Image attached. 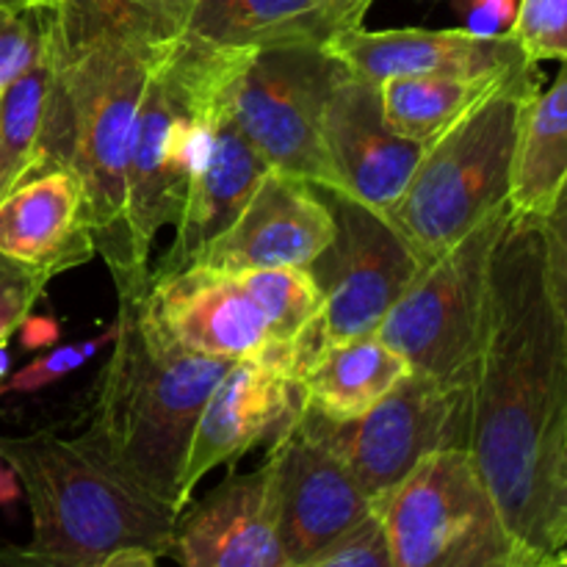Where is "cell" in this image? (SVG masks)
Returning a JSON list of instances; mask_svg holds the SVG:
<instances>
[{
    "mask_svg": "<svg viewBox=\"0 0 567 567\" xmlns=\"http://www.w3.org/2000/svg\"><path fill=\"white\" fill-rule=\"evenodd\" d=\"M567 410V336L537 221L513 214L491 264L487 336L471 391L468 452L509 535L546 565L567 515L557 480Z\"/></svg>",
    "mask_w": 567,
    "mask_h": 567,
    "instance_id": "6da1fadb",
    "label": "cell"
},
{
    "mask_svg": "<svg viewBox=\"0 0 567 567\" xmlns=\"http://www.w3.org/2000/svg\"><path fill=\"white\" fill-rule=\"evenodd\" d=\"M144 293L116 297L114 343L94 388L86 430L72 441L116 480L181 515V476L194 426L233 360L169 341L144 313Z\"/></svg>",
    "mask_w": 567,
    "mask_h": 567,
    "instance_id": "7a4b0ae2",
    "label": "cell"
},
{
    "mask_svg": "<svg viewBox=\"0 0 567 567\" xmlns=\"http://www.w3.org/2000/svg\"><path fill=\"white\" fill-rule=\"evenodd\" d=\"M161 55L131 44H97L70 59L50 55L53 97L39 166L66 164L81 177L94 249L109 266L116 297L147 291L153 269L133 244L125 186L138 109Z\"/></svg>",
    "mask_w": 567,
    "mask_h": 567,
    "instance_id": "3957f363",
    "label": "cell"
},
{
    "mask_svg": "<svg viewBox=\"0 0 567 567\" xmlns=\"http://www.w3.org/2000/svg\"><path fill=\"white\" fill-rule=\"evenodd\" d=\"M0 457L20 480L33 524L28 546L37 551L78 565L125 548L172 557L181 515L116 480L72 437L0 435Z\"/></svg>",
    "mask_w": 567,
    "mask_h": 567,
    "instance_id": "277c9868",
    "label": "cell"
},
{
    "mask_svg": "<svg viewBox=\"0 0 567 567\" xmlns=\"http://www.w3.org/2000/svg\"><path fill=\"white\" fill-rule=\"evenodd\" d=\"M540 89L537 64L524 66L426 144L408 188L385 214L424 264L507 205L520 114Z\"/></svg>",
    "mask_w": 567,
    "mask_h": 567,
    "instance_id": "5b68a950",
    "label": "cell"
},
{
    "mask_svg": "<svg viewBox=\"0 0 567 567\" xmlns=\"http://www.w3.org/2000/svg\"><path fill=\"white\" fill-rule=\"evenodd\" d=\"M347 75L324 44L219 50L216 100L271 169L341 194L324 144V111Z\"/></svg>",
    "mask_w": 567,
    "mask_h": 567,
    "instance_id": "8992f818",
    "label": "cell"
},
{
    "mask_svg": "<svg viewBox=\"0 0 567 567\" xmlns=\"http://www.w3.org/2000/svg\"><path fill=\"white\" fill-rule=\"evenodd\" d=\"M219 50L177 39L150 72L133 133L125 210L138 258L175 227L208 153Z\"/></svg>",
    "mask_w": 567,
    "mask_h": 567,
    "instance_id": "52a82bcc",
    "label": "cell"
},
{
    "mask_svg": "<svg viewBox=\"0 0 567 567\" xmlns=\"http://www.w3.org/2000/svg\"><path fill=\"white\" fill-rule=\"evenodd\" d=\"M513 219L502 205L452 249L424 264L377 336L421 374L474 391L491 305V264Z\"/></svg>",
    "mask_w": 567,
    "mask_h": 567,
    "instance_id": "ba28073f",
    "label": "cell"
},
{
    "mask_svg": "<svg viewBox=\"0 0 567 567\" xmlns=\"http://www.w3.org/2000/svg\"><path fill=\"white\" fill-rule=\"evenodd\" d=\"M393 567H535L515 543L468 449L426 457L374 502Z\"/></svg>",
    "mask_w": 567,
    "mask_h": 567,
    "instance_id": "9c48e42d",
    "label": "cell"
},
{
    "mask_svg": "<svg viewBox=\"0 0 567 567\" xmlns=\"http://www.w3.org/2000/svg\"><path fill=\"white\" fill-rule=\"evenodd\" d=\"M321 194L336 219V236L310 264L324 308L313 330L299 343V365L332 343L374 336L424 269V260L385 214L347 194Z\"/></svg>",
    "mask_w": 567,
    "mask_h": 567,
    "instance_id": "30bf717a",
    "label": "cell"
},
{
    "mask_svg": "<svg viewBox=\"0 0 567 567\" xmlns=\"http://www.w3.org/2000/svg\"><path fill=\"white\" fill-rule=\"evenodd\" d=\"M302 410L371 502L402 485L426 457L468 449L471 441V391L413 369L360 419L332 421L305 404Z\"/></svg>",
    "mask_w": 567,
    "mask_h": 567,
    "instance_id": "8fae6325",
    "label": "cell"
},
{
    "mask_svg": "<svg viewBox=\"0 0 567 567\" xmlns=\"http://www.w3.org/2000/svg\"><path fill=\"white\" fill-rule=\"evenodd\" d=\"M297 371V349L277 343L252 358L233 360L194 426L181 476L183 509L194 502V491L210 471L247 457L293 419L302 404Z\"/></svg>",
    "mask_w": 567,
    "mask_h": 567,
    "instance_id": "7c38bea8",
    "label": "cell"
},
{
    "mask_svg": "<svg viewBox=\"0 0 567 567\" xmlns=\"http://www.w3.org/2000/svg\"><path fill=\"white\" fill-rule=\"evenodd\" d=\"M275 468L277 515L288 565H302L374 515V502L358 485L341 454L299 410L275 435L266 457Z\"/></svg>",
    "mask_w": 567,
    "mask_h": 567,
    "instance_id": "4fadbf2b",
    "label": "cell"
},
{
    "mask_svg": "<svg viewBox=\"0 0 567 567\" xmlns=\"http://www.w3.org/2000/svg\"><path fill=\"white\" fill-rule=\"evenodd\" d=\"M336 219L321 188L269 169L238 219L194 264L221 271L310 269L330 247Z\"/></svg>",
    "mask_w": 567,
    "mask_h": 567,
    "instance_id": "5bb4252c",
    "label": "cell"
},
{
    "mask_svg": "<svg viewBox=\"0 0 567 567\" xmlns=\"http://www.w3.org/2000/svg\"><path fill=\"white\" fill-rule=\"evenodd\" d=\"M142 308L188 352L241 360L275 347L264 313L233 271L192 264L175 275L150 277Z\"/></svg>",
    "mask_w": 567,
    "mask_h": 567,
    "instance_id": "9a60e30c",
    "label": "cell"
},
{
    "mask_svg": "<svg viewBox=\"0 0 567 567\" xmlns=\"http://www.w3.org/2000/svg\"><path fill=\"white\" fill-rule=\"evenodd\" d=\"M327 50L343 70L369 83L393 78H504L535 61L513 37H476L465 28H385L358 25L327 39Z\"/></svg>",
    "mask_w": 567,
    "mask_h": 567,
    "instance_id": "2e32d148",
    "label": "cell"
},
{
    "mask_svg": "<svg viewBox=\"0 0 567 567\" xmlns=\"http://www.w3.org/2000/svg\"><path fill=\"white\" fill-rule=\"evenodd\" d=\"M172 557L181 567H291L269 460L188 504L177 518Z\"/></svg>",
    "mask_w": 567,
    "mask_h": 567,
    "instance_id": "e0dca14e",
    "label": "cell"
},
{
    "mask_svg": "<svg viewBox=\"0 0 567 567\" xmlns=\"http://www.w3.org/2000/svg\"><path fill=\"white\" fill-rule=\"evenodd\" d=\"M324 144L341 194L388 214L408 188L426 144L388 125L380 83L343 75L324 111Z\"/></svg>",
    "mask_w": 567,
    "mask_h": 567,
    "instance_id": "ac0fdd59",
    "label": "cell"
},
{
    "mask_svg": "<svg viewBox=\"0 0 567 567\" xmlns=\"http://www.w3.org/2000/svg\"><path fill=\"white\" fill-rule=\"evenodd\" d=\"M0 255L48 282L97 255L86 192L72 166H37L0 199Z\"/></svg>",
    "mask_w": 567,
    "mask_h": 567,
    "instance_id": "d6986e66",
    "label": "cell"
},
{
    "mask_svg": "<svg viewBox=\"0 0 567 567\" xmlns=\"http://www.w3.org/2000/svg\"><path fill=\"white\" fill-rule=\"evenodd\" d=\"M269 169L271 166L233 125V120L219 109V100H216L208 153L194 177L181 221L175 225V244L150 269V277L175 275V271L192 266L199 252L238 219V214Z\"/></svg>",
    "mask_w": 567,
    "mask_h": 567,
    "instance_id": "ffe728a7",
    "label": "cell"
},
{
    "mask_svg": "<svg viewBox=\"0 0 567 567\" xmlns=\"http://www.w3.org/2000/svg\"><path fill=\"white\" fill-rule=\"evenodd\" d=\"M44 31V50L70 59L97 44L166 53L181 39L194 0H28Z\"/></svg>",
    "mask_w": 567,
    "mask_h": 567,
    "instance_id": "44dd1931",
    "label": "cell"
},
{
    "mask_svg": "<svg viewBox=\"0 0 567 567\" xmlns=\"http://www.w3.org/2000/svg\"><path fill=\"white\" fill-rule=\"evenodd\" d=\"M338 33L330 0H194L181 39L208 50L324 44Z\"/></svg>",
    "mask_w": 567,
    "mask_h": 567,
    "instance_id": "7402d4cb",
    "label": "cell"
},
{
    "mask_svg": "<svg viewBox=\"0 0 567 567\" xmlns=\"http://www.w3.org/2000/svg\"><path fill=\"white\" fill-rule=\"evenodd\" d=\"M410 371L408 360L380 336H360L310 354L297 371L305 408L332 421L369 413Z\"/></svg>",
    "mask_w": 567,
    "mask_h": 567,
    "instance_id": "603a6c76",
    "label": "cell"
},
{
    "mask_svg": "<svg viewBox=\"0 0 567 567\" xmlns=\"http://www.w3.org/2000/svg\"><path fill=\"white\" fill-rule=\"evenodd\" d=\"M567 181V64L520 114L515 138L509 208L543 225Z\"/></svg>",
    "mask_w": 567,
    "mask_h": 567,
    "instance_id": "cb8c5ba5",
    "label": "cell"
},
{
    "mask_svg": "<svg viewBox=\"0 0 567 567\" xmlns=\"http://www.w3.org/2000/svg\"><path fill=\"white\" fill-rule=\"evenodd\" d=\"M529 66V64H526ZM524 70V66H520ZM518 72V70H515ZM509 72V75H515ZM504 78H393L380 83L385 120L399 136L430 144L463 120Z\"/></svg>",
    "mask_w": 567,
    "mask_h": 567,
    "instance_id": "d4e9b609",
    "label": "cell"
},
{
    "mask_svg": "<svg viewBox=\"0 0 567 567\" xmlns=\"http://www.w3.org/2000/svg\"><path fill=\"white\" fill-rule=\"evenodd\" d=\"M53 97L48 50L0 94V199L39 166L44 125Z\"/></svg>",
    "mask_w": 567,
    "mask_h": 567,
    "instance_id": "484cf974",
    "label": "cell"
},
{
    "mask_svg": "<svg viewBox=\"0 0 567 567\" xmlns=\"http://www.w3.org/2000/svg\"><path fill=\"white\" fill-rule=\"evenodd\" d=\"M238 280L264 313L271 341L277 347L297 349L299 354V343L313 330L324 308V297L310 269L286 266V269L238 271Z\"/></svg>",
    "mask_w": 567,
    "mask_h": 567,
    "instance_id": "4316f807",
    "label": "cell"
},
{
    "mask_svg": "<svg viewBox=\"0 0 567 567\" xmlns=\"http://www.w3.org/2000/svg\"><path fill=\"white\" fill-rule=\"evenodd\" d=\"M114 336L116 324H111L109 330L100 332V336L94 338H86V341L53 347L50 352L39 354L37 360L22 365L20 371L6 377V380L0 382V396H9V393H39L44 391V388L55 385V382L66 380V377L75 374L78 369L92 363L103 349H109L111 343H114Z\"/></svg>",
    "mask_w": 567,
    "mask_h": 567,
    "instance_id": "83f0119b",
    "label": "cell"
},
{
    "mask_svg": "<svg viewBox=\"0 0 567 567\" xmlns=\"http://www.w3.org/2000/svg\"><path fill=\"white\" fill-rule=\"evenodd\" d=\"M509 37L535 64H567V0H518V14Z\"/></svg>",
    "mask_w": 567,
    "mask_h": 567,
    "instance_id": "f1b7e54d",
    "label": "cell"
},
{
    "mask_svg": "<svg viewBox=\"0 0 567 567\" xmlns=\"http://www.w3.org/2000/svg\"><path fill=\"white\" fill-rule=\"evenodd\" d=\"M44 53V31L31 3H0V94Z\"/></svg>",
    "mask_w": 567,
    "mask_h": 567,
    "instance_id": "f546056e",
    "label": "cell"
},
{
    "mask_svg": "<svg viewBox=\"0 0 567 567\" xmlns=\"http://www.w3.org/2000/svg\"><path fill=\"white\" fill-rule=\"evenodd\" d=\"M293 567H393L391 548H388V537L377 509L347 537Z\"/></svg>",
    "mask_w": 567,
    "mask_h": 567,
    "instance_id": "4dcf8cb0",
    "label": "cell"
},
{
    "mask_svg": "<svg viewBox=\"0 0 567 567\" xmlns=\"http://www.w3.org/2000/svg\"><path fill=\"white\" fill-rule=\"evenodd\" d=\"M44 286L48 280L42 275L0 255V343L17 336L22 319L33 313V305L42 299Z\"/></svg>",
    "mask_w": 567,
    "mask_h": 567,
    "instance_id": "1f68e13d",
    "label": "cell"
},
{
    "mask_svg": "<svg viewBox=\"0 0 567 567\" xmlns=\"http://www.w3.org/2000/svg\"><path fill=\"white\" fill-rule=\"evenodd\" d=\"M543 241H546V269L548 282H551L554 302H557L559 316H563L565 336H567V181L554 203L551 214L540 225Z\"/></svg>",
    "mask_w": 567,
    "mask_h": 567,
    "instance_id": "d6a6232c",
    "label": "cell"
},
{
    "mask_svg": "<svg viewBox=\"0 0 567 567\" xmlns=\"http://www.w3.org/2000/svg\"><path fill=\"white\" fill-rule=\"evenodd\" d=\"M518 14V0H468L465 31L476 37H509Z\"/></svg>",
    "mask_w": 567,
    "mask_h": 567,
    "instance_id": "836d02e7",
    "label": "cell"
},
{
    "mask_svg": "<svg viewBox=\"0 0 567 567\" xmlns=\"http://www.w3.org/2000/svg\"><path fill=\"white\" fill-rule=\"evenodd\" d=\"M20 341L25 349H50L59 341V321L53 316L28 313L20 324Z\"/></svg>",
    "mask_w": 567,
    "mask_h": 567,
    "instance_id": "e575fe53",
    "label": "cell"
},
{
    "mask_svg": "<svg viewBox=\"0 0 567 567\" xmlns=\"http://www.w3.org/2000/svg\"><path fill=\"white\" fill-rule=\"evenodd\" d=\"M332 3V14H336L338 22V33L349 31V28L363 25L365 14L374 6V0H330Z\"/></svg>",
    "mask_w": 567,
    "mask_h": 567,
    "instance_id": "d590c367",
    "label": "cell"
},
{
    "mask_svg": "<svg viewBox=\"0 0 567 567\" xmlns=\"http://www.w3.org/2000/svg\"><path fill=\"white\" fill-rule=\"evenodd\" d=\"M86 567H158V557L144 548H125V551H114L103 559H94Z\"/></svg>",
    "mask_w": 567,
    "mask_h": 567,
    "instance_id": "8d00e7d4",
    "label": "cell"
},
{
    "mask_svg": "<svg viewBox=\"0 0 567 567\" xmlns=\"http://www.w3.org/2000/svg\"><path fill=\"white\" fill-rule=\"evenodd\" d=\"M20 496H22L20 480H17V474L11 471V465L0 457V507L3 509L14 507Z\"/></svg>",
    "mask_w": 567,
    "mask_h": 567,
    "instance_id": "74e56055",
    "label": "cell"
},
{
    "mask_svg": "<svg viewBox=\"0 0 567 567\" xmlns=\"http://www.w3.org/2000/svg\"><path fill=\"white\" fill-rule=\"evenodd\" d=\"M548 563H567V515H565L563 524H559L557 537H554V548H551V557H548Z\"/></svg>",
    "mask_w": 567,
    "mask_h": 567,
    "instance_id": "f35d334b",
    "label": "cell"
},
{
    "mask_svg": "<svg viewBox=\"0 0 567 567\" xmlns=\"http://www.w3.org/2000/svg\"><path fill=\"white\" fill-rule=\"evenodd\" d=\"M557 480L567 487V410H565V424L563 437H559V457H557Z\"/></svg>",
    "mask_w": 567,
    "mask_h": 567,
    "instance_id": "ab89813d",
    "label": "cell"
},
{
    "mask_svg": "<svg viewBox=\"0 0 567 567\" xmlns=\"http://www.w3.org/2000/svg\"><path fill=\"white\" fill-rule=\"evenodd\" d=\"M9 365H11V358H9V341H6V343H0V382H3L6 377L11 374Z\"/></svg>",
    "mask_w": 567,
    "mask_h": 567,
    "instance_id": "60d3db41",
    "label": "cell"
},
{
    "mask_svg": "<svg viewBox=\"0 0 567 567\" xmlns=\"http://www.w3.org/2000/svg\"><path fill=\"white\" fill-rule=\"evenodd\" d=\"M0 3H25V0H0Z\"/></svg>",
    "mask_w": 567,
    "mask_h": 567,
    "instance_id": "b9f144b4",
    "label": "cell"
},
{
    "mask_svg": "<svg viewBox=\"0 0 567 567\" xmlns=\"http://www.w3.org/2000/svg\"><path fill=\"white\" fill-rule=\"evenodd\" d=\"M548 567H567V563H548Z\"/></svg>",
    "mask_w": 567,
    "mask_h": 567,
    "instance_id": "7bdbcfd3",
    "label": "cell"
},
{
    "mask_svg": "<svg viewBox=\"0 0 567 567\" xmlns=\"http://www.w3.org/2000/svg\"><path fill=\"white\" fill-rule=\"evenodd\" d=\"M535 567H548V565H535Z\"/></svg>",
    "mask_w": 567,
    "mask_h": 567,
    "instance_id": "ee69618b",
    "label": "cell"
}]
</instances>
